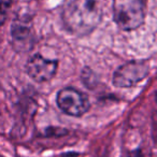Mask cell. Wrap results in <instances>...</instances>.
I'll return each instance as SVG.
<instances>
[{"mask_svg":"<svg viewBox=\"0 0 157 157\" xmlns=\"http://www.w3.org/2000/svg\"><path fill=\"white\" fill-rule=\"evenodd\" d=\"M102 20L100 0H65L61 21L69 33L83 37L92 33Z\"/></svg>","mask_w":157,"mask_h":157,"instance_id":"1","label":"cell"},{"mask_svg":"<svg viewBox=\"0 0 157 157\" xmlns=\"http://www.w3.org/2000/svg\"><path fill=\"white\" fill-rule=\"evenodd\" d=\"M113 21L124 31L138 29L145 20L146 0H113Z\"/></svg>","mask_w":157,"mask_h":157,"instance_id":"2","label":"cell"},{"mask_svg":"<svg viewBox=\"0 0 157 157\" xmlns=\"http://www.w3.org/2000/svg\"><path fill=\"white\" fill-rule=\"evenodd\" d=\"M150 73L147 60H130L121 65L114 71L112 83L116 87H131L142 82Z\"/></svg>","mask_w":157,"mask_h":157,"instance_id":"3","label":"cell"},{"mask_svg":"<svg viewBox=\"0 0 157 157\" xmlns=\"http://www.w3.org/2000/svg\"><path fill=\"white\" fill-rule=\"evenodd\" d=\"M56 103L60 111L73 117H81L90 108L88 97L74 87H65L59 90Z\"/></svg>","mask_w":157,"mask_h":157,"instance_id":"4","label":"cell"},{"mask_svg":"<svg viewBox=\"0 0 157 157\" xmlns=\"http://www.w3.org/2000/svg\"><path fill=\"white\" fill-rule=\"evenodd\" d=\"M58 69L56 59H48L41 54H33L26 63V72L37 83H45L55 76Z\"/></svg>","mask_w":157,"mask_h":157,"instance_id":"5","label":"cell"},{"mask_svg":"<svg viewBox=\"0 0 157 157\" xmlns=\"http://www.w3.org/2000/svg\"><path fill=\"white\" fill-rule=\"evenodd\" d=\"M12 46L17 52H27L33 45V33L28 20L16 18L10 29Z\"/></svg>","mask_w":157,"mask_h":157,"instance_id":"6","label":"cell"},{"mask_svg":"<svg viewBox=\"0 0 157 157\" xmlns=\"http://www.w3.org/2000/svg\"><path fill=\"white\" fill-rule=\"evenodd\" d=\"M12 0H0V27L7 22L11 10Z\"/></svg>","mask_w":157,"mask_h":157,"instance_id":"7","label":"cell"},{"mask_svg":"<svg viewBox=\"0 0 157 157\" xmlns=\"http://www.w3.org/2000/svg\"><path fill=\"white\" fill-rule=\"evenodd\" d=\"M128 157H144V155L142 153L141 148H136V150L129 152Z\"/></svg>","mask_w":157,"mask_h":157,"instance_id":"8","label":"cell"}]
</instances>
